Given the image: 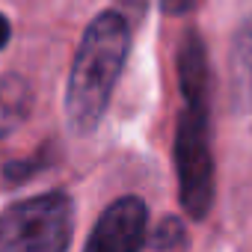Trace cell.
Listing matches in <instances>:
<instances>
[{"label":"cell","instance_id":"8","mask_svg":"<svg viewBox=\"0 0 252 252\" xmlns=\"http://www.w3.org/2000/svg\"><path fill=\"white\" fill-rule=\"evenodd\" d=\"M184 234V225H181V220H175V217H166L160 225H158V231H155V246H160V249H169V246H175L178 243V237Z\"/></svg>","mask_w":252,"mask_h":252},{"label":"cell","instance_id":"6","mask_svg":"<svg viewBox=\"0 0 252 252\" xmlns=\"http://www.w3.org/2000/svg\"><path fill=\"white\" fill-rule=\"evenodd\" d=\"M30 104H33V95L21 77L0 74V137L12 134L30 116Z\"/></svg>","mask_w":252,"mask_h":252},{"label":"cell","instance_id":"1","mask_svg":"<svg viewBox=\"0 0 252 252\" xmlns=\"http://www.w3.org/2000/svg\"><path fill=\"white\" fill-rule=\"evenodd\" d=\"M128 48L131 30L119 12L107 9L83 30L65 86V119L74 134H92L104 119L116 80L128 60Z\"/></svg>","mask_w":252,"mask_h":252},{"label":"cell","instance_id":"10","mask_svg":"<svg viewBox=\"0 0 252 252\" xmlns=\"http://www.w3.org/2000/svg\"><path fill=\"white\" fill-rule=\"evenodd\" d=\"M9 36H12V27H9V21H6L3 15H0V48H6Z\"/></svg>","mask_w":252,"mask_h":252},{"label":"cell","instance_id":"5","mask_svg":"<svg viewBox=\"0 0 252 252\" xmlns=\"http://www.w3.org/2000/svg\"><path fill=\"white\" fill-rule=\"evenodd\" d=\"M178 86L184 98H202L211 95V68H208V51L196 30L187 33V39L178 48Z\"/></svg>","mask_w":252,"mask_h":252},{"label":"cell","instance_id":"3","mask_svg":"<svg viewBox=\"0 0 252 252\" xmlns=\"http://www.w3.org/2000/svg\"><path fill=\"white\" fill-rule=\"evenodd\" d=\"M74 231V205L65 193H42L0 214V252H65Z\"/></svg>","mask_w":252,"mask_h":252},{"label":"cell","instance_id":"9","mask_svg":"<svg viewBox=\"0 0 252 252\" xmlns=\"http://www.w3.org/2000/svg\"><path fill=\"white\" fill-rule=\"evenodd\" d=\"M193 3L196 0H160V6H163L166 15H184V12H190Z\"/></svg>","mask_w":252,"mask_h":252},{"label":"cell","instance_id":"2","mask_svg":"<svg viewBox=\"0 0 252 252\" xmlns=\"http://www.w3.org/2000/svg\"><path fill=\"white\" fill-rule=\"evenodd\" d=\"M178 196L193 220L214 208V152H211V95L184 98L175 131Z\"/></svg>","mask_w":252,"mask_h":252},{"label":"cell","instance_id":"7","mask_svg":"<svg viewBox=\"0 0 252 252\" xmlns=\"http://www.w3.org/2000/svg\"><path fill=\"white\" fill-rule=\"evenodd\" d=\"M231 63H234V77L243 101L252 107V18H246L231 42Z\"/></svg>","mask_w":252,"mask_h":252},{"label":"cell","instance_id":"4","mask_svg":"<svg viewBox=\"0 0 252 252\" xmlns=\"http://www.w3.org/2000/svg\"><path fill=\"white\" fill-rule=\"evenodd\" d=\"M146 202L137 196H122L98 217L83 252H137L146 237Z\"/></svg>","mask_w":252,"mask_h":252}]
</instances>
